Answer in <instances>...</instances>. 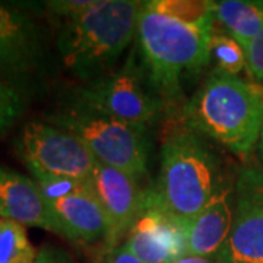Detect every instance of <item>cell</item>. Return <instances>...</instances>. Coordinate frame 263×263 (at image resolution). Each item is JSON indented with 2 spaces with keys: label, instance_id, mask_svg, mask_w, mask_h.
<instances>
[{
  "label": "cell",
  "instance_id": "5bb4252c",
  "mask_svg": "<svg viewBox=\"0 0 263 263\" xmlns=\"http://www.w3.org/2000/svg\"><path fill=\"white\" fill-rule=\"evenodd\" d=\"M230 189H222L187 227V256L215 259L233 226Z\"/></svg>",
  "mask_w": 263,
  "mask_h": 263
},
{
  "label": "cell",
  "instance_id": "2e32d148",
  "mask_svg": "<svg viewBox=\"0 0 263 263\" xmlns=\"http://www.w3.org/2000/svg\"><path fill=\"white\" fill-rule=\"evenodd\" d=\"M37 252L25 227L0 216V263H32Z\"/></svg>",
  "mask_w": 263,
  "mask_h": 263
},
{
  "label": "cell",
  "instance_id": "3957f363",
  "mask_svg": "<svg viewBox=\"0 0 263 263\" xmlns=\"http://www.w3.org/2000/svg\"><path fill=\"white\" fill-rule=\"evenodd\" d=\"M183 120L203 138L247 155L262 132L263 88L214 69L184 105Z\"/></svg>",
  "mask_w": 263,
  "mask_h": 263
},
{
  "label": "cell",
  "instance_id": "9c48e42d",
  "mask_svg": "<svg viewBox=\"0 0 263 263\" xmlns=\"http://www.w3.org/2000/svg\"><path fill=\"white\" fill-rule=\"evenodd\" d=\"M233 226L215 263H263V171L241 170L235 181Z\"/></svg>",
  "mask_w": 263,
  "mask_h": 263
},
{
  "label": "cell",
  "instance_id": "603a6c76",
  "mask_svg": "<svg viewBox=\"0 0 263 263\" xmlns=\"http://www.w3.org/2000/svg\"><path fill=\"white\" fill-rule=\"evenodd\" d=\"M259 141H260V151H262V154H263V126H262V132H260V138H259Z\"/></svg>",
  "mask_w": 263,
  "mask_h": 263
},
{
  "label": "cell",
  "instance_id": "5b68a950",
  "mask_svg": "<svg viewBox=\"0 0 263 263\" xmlns=\"http://www.w3.org/2000/svg\"><path fill=\"white\" fill-rule=\"evenodd\" d=\"M46 122L78 138L98 162L122 170L136 180L146 174L149 160L148 127L133 126L94 111L72 97L46 114Z\"/></svg>",
  "mask_w": 263,
  "mask_h": 263
},
{
  "label": "cell",
  "instance_id": "8992f818",
  "mask_svg": "<svg viewBox=\"0 0 263 263\" xmlns=\"http://www.w3.org/2000/svg\"><path fill=\"white\" fill-rule=\"evenodd\" d=\"M70 97L94 111L141 127L157 122L164 107L145 67L135 63L133 54L120 69L84 82Z\"/></svg>",
  "mask_w": 263,
  "mask_h": 263
},
{
  "label": "cell",
  "instance_id": "44dd1931",
  "mask_svg": "<svg viewBox=\"0 0 263 263\" xmlns=\"http://www.w3.org/2000/svg\"><path fill=\"white\" fill-rule=\"evenodd\" d=\"M32 263H75V260L63 249L56 246H43L38 249L37 257Z\"/></svg>",
  "mask_w": 263,
  "mask_h": 263
},
{
  "label": "cell",
  "instance_id": "8fae6325",
  "mask_svg": "<svg viewBox=\"0 0 263 263\" xmlns=\"http://www.w3.org/2000/svg\"><path fill=\"white\" fill-rule=\"evenodd\" d=\"M138 181L122 170L98 161L95 164L89 183L110 226V235L104 250L119 245V240L127 235L141 215L145 192L141 190Z\"/></svg>",
  "mask_w": 263,
  "mask_h": 263
},
{
  "label": "cell",
  "instance_id": "6da1fadb",
  "mask_svg": "<svg viewBox=\"0 0 263 263\" xmlns=\"http://www.w3.org/2000/svg\"><path fill=\"white\" fill-rule=\"evenodd\" d=\"M214 3L199 0L143 2L136 41L142 66L157 94L176 100L181 84L211 62Z\"/></svg>",
  "mask_w": 263,
  "mask_h": 263
},
{
  "label": "cell",
  "instance_id": "e0dca14e",
  "mask_svg": "<svg viewBox=\"0 0 263 263\" xmlns=\"http://www.w3.org/2000/svg\"><path fill=\"white\" fill-rule=\"evenodd\" d=\"M209 54L211 60L215 63V70L233 76H238L247 70L245 50L228 34L212 32Z\"/></svg>",
  "mask_w": 263,
  "mask_h": 263
},
{
  "label": "cell",
  "instance_id": "52a82bcc",
  "mask_svg": "<svg viewBox=\"0 0 263 263\" xmlns=\"http://www.w3.org/2000/svg\"><path fill=\"white\" fill-rule=\"evenodd\" d=\"M48 59V34L35 8L0 2V82L24 97L46 75Z\"/></svg>",
  "mask_w": 263,
  "mask_h": 263
},
{
  "label": "cell",
  "instance_id": "9a60e30c",
  "mask_svg": "<svg viewBox=\"0 0 263 263\" xmlns=\"http://www.w3.org/2000/svg\"><path fill=\"white\" fill-rule=\"evenodd\" d=\"M214 19L243 47H249L263 31V2L221 0L214 3Z\"/></svg>",
  "mask_w": 263,
  "mask_h": 263
},
{
  "label": "cell",
  "instance_id": "4fadbf2b",
  "mask_svg": "<svg viewBox=\"0 0 263 263\" xmlns=\"http://www.w3.org/2000/svg\"><path fill=\"white\" fill-rule=\"evenodd\" d=\"M0 216L60 235L56 219L34 180L0 167Z\"/></svg>",
  "mask_w": 263,
  "mask_h": 263
},
{
  "label": "cell",
  "instance_id": "7c38bea8",
  "mask_svg": "<svg viewBox=\"0 0 263 263\" xmlns=\"http://www.w3.org/2000/svg\"><path fill=\"white\" fill-rule=\"evenodd\" d=\"M47 205L62 237L81 245H95L103 240L105 246L110 226L91 183L84 190L47 202Z\"/></svg>",
  "mask_w": 263,
  "mask_h": 263
},
{
  "label": "cell",
  "instance_id": "7a4b0ae2",
  "mask_svg": "<svg viewBox=\"0 0 263 263\" xmlns=\"http://www.w3.org/2000/svg\"><path fill=\"white\" fill-rule=\"evenodd\" d=\"M143 2L92 0L84 12L53 21L56 48L65 67L82 84L105 75L136 40Z\"/></svg>",
  "mask_w": 263,
  "mask_h": 263
},
{
  "label": "cell",
  "instance_id": "ba28073f",
  "mask_svg": "<svg viewBox=\"0 0 263 263\" xmlns=\"http://www.w3.org/2000/svg\"><path fill=\"white\" fill-rule=\"evenodd\" d=\"M19 155L28 168L89 181L97 160L69 132L47 122H28L16 141Z\"/></svg>",
  "mask_w": 263,
  "mask_h": 263
},
{
  "label": "cell",
  "instance_id": "277c9868",
  "mask_svg": "<svg viewBox=\"0 0 263 263\" xmlns=\"http://www.w3.org/2000/svg\"><path fill=\"white\" fill-rule=\"evenodd\" d=\"M222 190L219 164L206 139L184 123L173 126L161 146V167L152 189L162 208L190 222Z\"/></svg>",
  "mask_w": 263,
  "mask_h": 263
},
{
  "label": "cell",
  "instance_id": "7402d4cb",
  "mask_svg": "<svg viewBox=\"0 0 263 263\" xmlns=\"http://www.w3.org/2000/svg\"><path fill=\"white\" fill-rule=\"evenodd\" d=\"M173 263H215L214 259H206V257H197V256H184L181 259H177Z\"/></svg>",
  "mask_w": 263,
  "mask_h": 263
},
{
  "label": "cell",
  "instance_id": "d6986e66",
  "mask_svg": "<svg viewBox=\"0 0 263 263\" xmlns=\"http://www.w3.org/2000/svg\"><path fill=\"white\" fill-rule=\"evenodd\" d=\"M247 72L263 88V31L245 50Z\"/></svg>",
  "mask_w": 263,
  "mask_h": 263
},
{
  "label": "cell",
  "instance_id": "ffe728a7",
  "mask_svg": "<svg viewBox=\"0 0 263 263\" xmlns=\"http://www.w3.org/2000/svg\"><path fill=\"white\" fill-rule=\"evenodd\" d=\"M98 263H143L136 257L135 254L132 253L130 250L126 247L124 245H117L108 249V250H104V253L101 254Z\"/></svg>",
  "mask_w": 263,
  "mask_h": 263
},
{
  "label": "cell",
  "instance_id": "30bf717a",
  "mask_svg": "<svg viewBox=\"0 0 263 263\" xmlns=\"http://www.w3.org/2000/svg\"><path fill=\"white\" fill-rule=\"evenodd\" d=\"M187 227L162 208L152 189L145 190L141 215L123 245L143 263H173L187 256Z\"/></svg>",
  "mask_w": 263,
  "mask_h": 263
},
{
  "label": "cell",
  "instance_id": "ac0fdd59",
  "mask_svg": "<svg viewBox=\"0 0 263 263\" xmlns=\"http://www.w3.org/2000/svg\"><path fill=\"white\" fill-rule=\"evenodd\" d=\"M24 111V97L9 85L0 82V135L9 130Z\"/></svg>",
  "mask_w": 263,
  "mask_h": 263
}]
</instances>
